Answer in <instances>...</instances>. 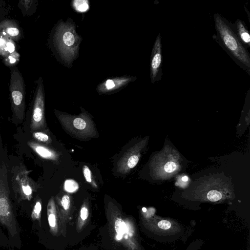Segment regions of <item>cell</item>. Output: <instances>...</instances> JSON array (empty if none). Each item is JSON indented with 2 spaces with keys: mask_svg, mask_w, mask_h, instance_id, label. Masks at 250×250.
<instances>
[{
  "mask_svg": "<svg viewBox=\"0 0 250 250\" xmlns=\"http://www.w3.org/2000/svg\"><path fill=\"white\" fill-rule=\"evenodd\" d=\"M215 27L223 46L244 67L250 74V57L238 37L226 20L218 14L214 15Z\"/></svg>",
  "mask_w": 250,
  "mask_h": 250,
  "instance_id": "obj_1",
  "label": "cell"
},
{
  "mask_svg": "<svg viewBox=\"0 0 250 250\" xmlns=\"http://www.w3.org/2000/svg\"><path fill=\"white\" fill-rule=\"evenodd\" d=\"M55 112L63 128L74 137L87 140L98 136L94 123L87 113L71 115L58 111Z\"/></svg>",
  "mask_w": 250,
  "mask_h": 250,
  "instance_id": "obj_2",
  "label": "cell"
},
{
  "mask_svg": "<svg viewBox=\"0 0 250 250\" xmlns=\"http://www.w3.org/2000/svg\"><path fill=\"white\" fill-rule=\"evenodd\" d=\"M7 169L5 164H0V223L13 237L18 234L17 224L10 199Z\"/></svg>",
  "mask_w": 250,
  "mask_h": 250,
  "instance_id": "obj_3",
  "label": "cell"
},
{
  "mask_svg": "<svg viewBox=\"0 0 250 250\" xmlns=\"http://www.w3.org/2000/svg\"><path fill=\"white\" fill-rule=\"evenodd\" d=\"M25 84L23 77L16 66L11 67L9 92L14 117L21 121L24 118Z\"/></svg>",
  "mask_w": 250,
  "mask_h": 250,
  "instance_id": "obj_4",
  "label": "cell"
},
{
  "mask_svg": "<svg viewBox=\"0 0 250 250\" xmlns=\"http://www.w3.org/2000/svg\"><path fill=\"white\" fill-rule=\"evenodd\" d=\"M58 27L55 36V43L62 56L68 61L72 60L77 54L80 37L71 25L60 24Z\"/></svg>",
  "mask_w": 250,
  "mask_h": 250,
  "instance_id": "obj_5",
  "label": "cell"
},
{
  "mask_svg": "<svg viewBox=\"0 0 250 250\" xmlns=\"http://www.w3.org/2000/svg\"><path fill=\"white\" fill-rule=\"evenodd\" d=\"M36 84L30 122L32 131L42 129L46 126L44 117V87L42 77L38 79Z\"/></svg>",
  "mask_w": 250,
  "mask_h": 250,
  "instance_id": "obj_6",
  "label": "cell"
},
{
  "mask_svg": "<svg viewBox=\"0 0 250 250\" xmlns=\"http://www.w3.org/2000/svg\"><path fill=\"white\" fill-rule=\"evenodd\" d=\"M144 144L143 141L140 142L124 153L117 164V170L119 173H127L137 165Z\"/></svg>",
  "mask_w": 250,
  "mask_h": 250,
  "instance_id": "obj_7",
  "label": "cell"
},
{
  "mask_svg": "<svg viewBox=\"0 0 250 250\" xmlns=\"http://www.w3.org/2000/svg\"><path fill=\"white\" fill-rule=\"evenodd\" d=\"M14 181L16 189L21 197L23 199L30 200L35 191V186L34 183L28 176V171L23 169L18 172Z\"/></svg>",
  "mask_w": 250,
  "mask_h": 250,
  "instance_id": "obj_8",
  "label": "cell"
},
{
  "mask_svg": "<svg viewBox=\"0 0 250 250\" xmlns=\"http://www.w3.org/2000/svg\"><path fill=\"white\" fill-rule=\"evenodd\" d=\"M162 62L161 36L159 34L155 40L152 50L150 60V78L154 83L157 78Z\"/></svg>",
  "mask_w": 250,
  "mask_h": 250,
  "instance_id": "obj_9",
  "label": "cell"
},
{
  "mask_svg": "<svg viewBox=\"0 0 250 250\" xmlns=\"http://www.w3.org/2000/svg\"><path fill=\"white\" fill-rule=\"evenodd\" d=\"M28 146L41 157L50 160L57 161L59 155L55 150L39 143L30 141L27 142Z\"/></svg>",
  "mask_w": 250,
  "mask_h": 250,
  "instance_id": "obj_10",
  "label": "cell"
},
{
  "mask_svg": "<svg viewBox=\"0 0 250 250\" xmlns=\"http://www.w3.org/2000/svg\"><path fill=\"white\" fill-rule=\"evenodd\" d=\"M131 80L130 78H118L108 79L98 87V90L102 93L113 91L125 85Z\"/></svg>",
  "mask_w": 250,
  "mask_h": 250,
  "instance_id": "obj_11",
  "label": "cell"
},
{
  "mask_svg": "<svg viewBox=\"0 0 250 250\" xmlns=\"http://www.w3.org/2000/svg\"><path fill=\"white\" fill-rule=\"evenodd\" d=\"M47 210L48 221L51 231L53 234H56L58 231L57 209L54 199L52 197L48 201Z\"/></svg>",
  "mask_w": 250,
  "mask_h": 250,
  "instance_id": "obj_12",
  "label": "cell"
},
{
  "mask_svg": "<svg viewBox=\"0 0 250 250\" xmlns=\"http://www.w3.org/2000/svg\"><path fill=\"white\" fill-rule=\"evenodd\" d=\"M235 23L239 40L250 46V35L243 22L240 20L238 19Z\"/></svg>",
  "mask_w": 250,
  "mask_h": 250,
  "instance_id": "obj_13",
  "label": "cell"
},
{
  "mask_svg": "<svg viewBox=\"0 0 250 250\" xmlns=\"http://www.w3.org/2000/svg\"><path fill=\"white\" fill-rule=\"evenodd\" d=\"M63 188L67 192L74 193L78 190L79 185L77 181L73 179H67L64 182Z\"/></svg>",
  "mask_w": 250,
  "mask_h": 250,
  "instance_id": "obj_14",
  "label": "cell"
},
{
  "mask_svg": "<svg viewBox=\"0 0 250 250\" xmlns=\"http://www.w3.org/2000/svg\"><path fill=\"white\" fill-rule=\"evenodd\" d=\"M32 136L35 139L41 143L49 144L52 141L49 136L43 132L35 131L33 133Z\"/></svg>",
  "mask_w": 250,
  "mask_h": 250,
  "instance_id": "obj_15",
  "label": "cell"
},
{
  "mask_svg": "<svg viewBox=\"0 0 250 250\" xmlns=\"http://www.w3.org/2000/svg\"><path fill=\"white\" fill-rule=\"evenodd\" d=\"M42 210V202L40 199L36 201L34 206L32 213L31 217L33 220H38L40 222Z\"/></svg>",
  "mask_w": 250,
  "mask_h": 250,
  "instance_id": "obj_16",
  "label": "cell"
},
{
  "mask_svg": "<svg viewBox=\"0 0 250 250\" xmlns=\"http://www.w3.org/2000/svg\"><path fill=\"white\" fill-rule=\"evenodd\" d=\"M73 6L79 12H85L89 7L88 1L85 0H76L73 2Z\"/></svg>",
  "mask_w": 250,
  "mask_h": 250,
  "instance_id": "obj_17",
  "label": "cell"
},
{
  "mask_svg": "<svg viewBox=\"0 0 250 250\" xmlns=\"http://www.w3.org/2000/svg\"><path fill=\"white\" fill-rule=\"evenodd\" d=\"M115 226L116 232L118 234L117 238L118 239H120L122 237V234L125 231V224L122 220L119 219L116 221Z\"/></svg>",
  "mask_w": 250,
  "mask_h": 250,
  "instance_id": "obj_18",
  "label": "cell"
},
{
  "mask_svg": "<svg viewBox=\"0 0 250 250\" xmlns=\"http://www.w3.org/2000/svg\"><path fill=\"white\" fill-rule=\"evenodd\" d=\"M60 205L62 209L68 211L70 207V198L67 194L63 195L60 200Z\"/></svg>",
  "mask_w": 250,
  "mask_h": 250,
  "instance_id": "obj_19",
  "label": "cell"
},
{
  "mask_svg": "<svg viewBox=\"0 0 250 250\" xmlns=\"http://www.w3.org/2000/svg\"><path fill=\"white\" fill-rule=\"evenodd\" d=\"M207 196L208 200L216 202L221 199L222 194L217 190H212L208 192Z\"/></svg>",
  "mask_w": 250,
  "mask_h": 250,
  "instance_id": "obj_20",
  "label": "cell"
},
{
  "mask_svg": "<svg viewBox=\"0 0 250 250\" xmlns=\"http://www.w3.org/2000/svg\"><path fill=\"white\" fill-rule=\"evenodd\" d=\"M83 171L85 180L88 183H91L92 179L91 170L87 166H83Z\"/></svg>",
  "mask_w": 250,
  "mask_h": 250,
  "instance_id": "obj_21",
  "label": "cell"
},
{
  "mask_svg": "<svg viewBox=\"0 0 250 250\" xmlns=\"http://www.w3.org/2000/svg\"><path fill=\"white\" fill-rule=\"evenodd\" d=\"M177 164L172 161L167 162L164 165V170L167 173H171L174 171L177 168Z\"/></svg>",
  "mask_w": 250,
  "mask_h": 250,
  "instance_id": "obj_22",
  "label": "cell"
},
{
  "mask_svg": "<svg viewBox=\"0 0 250 250\" xmlns=\"http://www.w3.org/2000/svg\"><path fill=\"white\" fill-rule=\"evenodd\" d=\"M88 216V209L87 205L84 203L80 210V217L82 221H84L86 220Z\"/></svg>",
  "mask_w": 250,
  "mask_h": 250,
  "instance_id": "obj_23",
  "label": "cell"
},
{
  "mask_svg": "<svg viewBox=\"0 0 250 250\" xmlns=\"http://www.w3.org/2000/svg\"><path fill=\"white\" fill-rule=\"evenodd\" d=\"M158 226L159 228L166 230L169 229L171 227V225L168 221L162 220L158 222Z\"/></svg>",
  "mask_w": 250,
  "mask_h": 250,
  "instance_id": "obj_24",
  "label": "cell"
},
{
  "mask_svg": "<svg viewBox=\"0 0 250 250\" xmlns=\"http://www.w3.org/2000/svg\"><path fill=\"white\" fill-rule=\"evenodd\" d=\"M7 32L10 36L15 37L19 35L20 31L17 28L11 27L7 29Z\"/></svg>",
  "mask_w": 250,
  "mask_h": 250,
  "instance_id": "obj_25",
  "label": "cell"
},
{
  "mask_svg": "<svg viewBox=\"0 0 250 250\" xmlns=\"http://www.w3.org/2000/svg\"><path fill=\"white\" fill-rule=\"evenodd\" d=\"M7 50L9 52H12L15 50L14 45L11 42H8L7 44Z\"/></svg>",
  "mask_w": 250,
  "mask_h": 250,
  "instance_id": "obj_26",
  "label": "cell"
},
{
  "mask_svg": "<svg viewBox=\"0 0 250 250\" xmlns=\"http://www.w3.org/2000/svg\"><path fill=\"white\" fill-rule=\"evenodd\" d=\"M182 180L184 182H186V181H187L188 180V177L187 176H185L183 177H182Z\"/></svg>",
  "mask_w": 250,
  "mask_h": 250,
  "instance_id": "obj_27",
  "label": "cell"
},
{
  "mask_svg": "<svg viewBox=\"0 0 250 250\" xmlns=\"http://www.w3.org/2000/svg\"><path fill=\"white\" fill-rule=\"evenodd\" d=\"M3 43V40L1 39H0V45H2Z\"/></svg>",
  "mask_w": 250,
  "mask_h": 250,
  "instance_id": "obj_28",
  "label": "cell"
},
{
  "mask_svg": "<svg viewBox=\"0 0 250 250\" xmlns=\"http://www.w3.org/2000/svg\"><path fill=\"white\" fill-rule=\"evenodd\" d=\"M142 209H143V211H146V208H143Z\"/></svg>",
  "mask_w": 250,
  "mask_h": 250,
  "instance_id": "obj_29",
  "label": "cell"
}]
</instances>
